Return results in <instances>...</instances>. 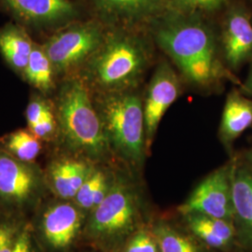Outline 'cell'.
<instances>
[{"label":"cell","instance_id":"3957f363","mask_svg":"<svg viewBox=\"0 0 252 252\" xmlns=\"http://www.w3.org/2000/svg\"><path fill=\"white\" fill-rule=\"evenodd\" d=\"M149 55L143 42L135 36L115 34L104 38L90 58L91 81L106 93L128 91L140 81Z\"/></svg>","mask_w":252,"mask_h":252},{"label":"cell","instance_id":"d6986e66","mask_svg":"<svg viewBox=\"0 0 252 252\" xmlns=\"http://www.w3.org/2000/svg\"><path fill=\"white\" fill-rule=\"evenodd\" d=\"M7 153L23 162H33L41 150L39 138L31 131L18 130L9 134L5 139Z\"/></svg>","mask_w":252,"mask_h":252},{"label":"cell","instance_id":"f1b7e54d","mask_svg":"<svg viewBox=\"0 0 252 252\" xmlns=\"http://www.w3.org/2000/svg\"><path fill=\"white\" fill-rule=\"evenodd\" d=\"M244 88L248 91V92L252 93V65L250 74H249V77H248V80H247L245 85H244Z\"/></svg>","mask_w":252,"mask_h":252},{"label":"cell","instance_id":"7c38bea8","mask_svg":"<svg viewBox=\"0 0 252 252\" xmlns=\"http://www.w3.org/2000/svg\"><path fill=\"white\" fill-rule=\"evenodd\" d=\"M222 49L228 65L236 69L252 57V25L241 9H233L226 19Z\"/></svg>","mask_w":252,"mask_h":252},{"label":"cell","instance_id":"4316f807","mask_svg":"<svg viewBox=\"0 0 252 252\" xmlns=\"http://www.w3.org/2000/svg\"><path fill=\"white\" fill-rule=\"evenodd\" d=\"M15 227L10 224H0V252H12L18 237Z\"/></svg>","mask_w":252,"mask_h":252},{"label":"cell","instance_id":"e0dca14e","mask_svg":"<svg viewBox=\"0 0 252 252\" xmlns=\"http://www.w3.org/2000/svg\"><path fill=\"white\" fill-rule=\"evenodd\" d=\"M108 15L126 20L145 18L155 13L162 0H94Z\"/></svg>","mask_w":252,"mask_h":252},{"label":"cell","instance_id":"7402d4cb","mask_svg":"<svg viewBox=\"0 0 252 252\" xmlns=\"http://www.w3.org/2000/svg\"><path fill=\"white\" fill-rule=\"evenodd\" d=\"M189 224L191 231L207 245L214 248H221L227 245L225 241L212 232L204 220L202 214H189Z\"/></svg>","mask_w":252,"mask_h":252},{"label":"cell","instance_id":"30bf717a","mask_svg":"<svg viewBox=\"0 0 252 252\" xmlns=\"http://www.w3.org/2000/svg\"><path fill=\"white\" fill-rule=\"evenodd\" d=\"M5 3L19 18L36 27L61 25L76 13L69 0H5Z\"/></svg>","mask_w":252,"mask_h":252},{"label":"cell","instance_id":"d4e9b609","mask_svg":"<svg viewBox=\"0 0 252 252\" xmlns=\"http://www.w3.org/2000/svg\"><path fill=\"white\" fill-rule=\"evenodd\" d=\"M30 131L37 138H48L53 135L56 128V122L54 114L50 110L44 117L39 120L34 126H30Z\"/></svg>","mask_w":252,"mask_h":252},{"label":"cell","instance_id":"52a82bcc","mask_svg":"<svg viewBox=\"0 0 252 252\" xmlns=\"http://www.w3.org/2000/svg\"><path fill=\"white\" fill-rule=\"evenodd\" d=\"M135 205L130 191L118 183L108 189L105 199L94 207L90 221L91 233L97 237H114L133 224Z\"/></svg>","mask_w":252,"mask_h":252},{"label":"cell","instance_id":"ba28073f","mask_svg":"<svg viewBox=\"0 0 252 252\" xmlns=\"http://www.w3.org/2000/svg\"><path fill=\"white\" fill-rule=\"evenodd\" d=\"M180 94V80L177 74L168 63H161L153 74L143 104L145 135L148 146L151 144L163 115Z\"/></svg>","mask_w":252,"mask_h":252},{"label":"cell","instance_id":"4fadbf2b","mask_svg":"<svg viewBox=\"0 0 252 252\" xmlns=\"http://www.w3.org/2000/svg\"><path fill=\"white\" fill-rule=\"evenodd\" d=\"M252 125V100L234 91L227 96L220 133L225 142H232Z\"/></svg>","mask_w":252,"mask_h":252},{"label":"cell","instance_id":"ffe728a7","mask_svg":"<svg viewBox=\"0 0 252 252\" xmlns=\"http://www.w3.org/2000/svg\"><path fill=\"white\" fill-rule=\"evenodd\" d=\"M155 235L161 252H197L193 244L167 226L158 227Z\"/></svg>","mask_w":252,"mask_h":252},{"label":"cell","instance_id":"7a4b0ae2","mask_svg":"<svg viewBox=\"0 0 252 252\" xmlns=\"http://www.w3.org/2000/svg\"><path fill=\"white\" fill-rule=\"evenodd\" d=\"M56 108L57 119L68 144L94 159L105 155L109 145L108 138L83 82L71 80L63 83Z\"/></svg>","mask_w":252,"mask_h":252},{"label":"cell","instance_id":"2e32d148","mask_svg":"<svg viewBox=\"0 0 252 252\" xmlns=\"http://www.w3.org/2000/svg\"><path fill=\"white\" fill-rule=\"evenodd\" d=\"M231 192L236 214L252 233V175L238 169L231 177Z\"/></svg>","mask_w":252,"mask_h":252},{"label":"cell","instance_id":"5bb4252c","mask_svg":"<svg viewBox=\"0 0 252 252\" xmlns=\"http://www.w3.org/2000/svg\"><path fill=\"white\" fill-rule=\"evenodd\" d=\"M92 172L87 163L66 159L53 162L49 177L53 189L60 197L72 198Z\"/></svg>","mask_w":252,"mask_h":252},{"label":"cell","instance_id":"ac0fdd59","mask_svg":"<svg viewBox=\"0 0 252 252\" xmlns=\"http://www.w3.org/2000/svg\"><path fill=\"white\" fill-rule=\"evenodd\" d=\"M54 66L44 49L35 44L29 57L24 77L36 89L48 92L54 87Z\"/></svg>","mask_w":252,"mask_h":252},{"label":"cell","instance_id":"cb8c5ba5","mask_svg":"<svg viewBox=\"0 0 252 252\" xmlns=\"http://www.w3.org/2000/svg\"><path fill=\"white\" fill-rule=\"evenodd\" d=\"M50 110H52V108L45 100L37 96L31 100L27 106L26 112L27 124L29 127L34 126L39 120H41Z\"/></svg>","mask_w":252,"mask_h":252},{"label":"cell","instance_id":"f546056e","mask_svg":"<svg viewBox=\"0 0 252 252\" xmlns=\"http://www.w3.org/2000/svg\"><path fill=\"white\" fill-rule=\"evenodd\" d=\"M251 161H252V154L251 155Z\"/></svg>","mask_w":252,"mask_h":252},{"label":"cell","instance_id":"8fae6325","mask_svg":"<svg viewBox=\"0 0 252 252\" xmlns=\"http://www.w3.org/2000/svg\"><path fill=\"white\" fill-rule=\"evenodd\" d=\"M81 225V212L67 204L49 207L41 220V232L46 243L52 249L63 250L70 246Z\"/></svg>","mask_w":252,"mask_h":252},{"label":"cell","instance_id":"6da1fadb","mask_svg":"<svg viewBox=\"0 0 252 252\" xmlns=\"http://www.w3.org/2000/svg\"><path fill=\"white\" fill-rule=\"evenodd\" d=\"M155 36L183 77L194 86L207 88L222 79L237 81L222 65L213 34L203 24L180 17L173 19L158 27Z\"/></svg>","mask_w":252,"mask_h":252},{"label":"cell","instance_id":"5b68a950","mask_svg":"<svg viewBox=\"0 0 252 252\" xmlns=\"http://www.w3.org/2000/svg\"><path fill=\"white\" fill-rule=\"evenodd\" d=\"M104 36L99 27L84 24L65 28L52 36L42 48L53 63L54 73H66L99 49Z\"/></svg>","mask_w":252,"mask_h":252},{"label":"cell","instance_id":"44dd1931","mask_svg":"<svg viewBox=\"0 0 252 252\" xmlns=\"http://www.w3.org/2000/svg\"><path fill=\"white\" fill-rule=\"evenodd\" d=\"M105 181H107V177L103 172H92L75 195L77 204L84 209L94 208V199L95 193Z\"/></svg>","mask_w":252,"mask_h":252},{"label":"cell","instance_id":"83f0119b","mask_svg":"<svg viewBox=\"0 0 252 252\" xmlns=\"http://www.w3.org/2000/svg\"><path fill=\"white\" fill-rule=\"evenodd\" d=\"M12 252H34L31 234L26 230L23 233H19L16 243Z\"/></svg>","mask_w":252,"mask_h":252},{"label":"cell","instance_id":"8992f818","mask_svg":"<svg viewBox=\"0 0 252 252\" xmlns=\"http://www.w3.org/2000/svg\"><path fill=\"white\" fill-rule=\"evenodd\" d=\"M184 215L202 214L222 220L234 214L231 192V175L227 167L211 173L180 207Z\"/></svg>","mask_w":252,"mask_h":252},{"label":"cell","instance_id":"277c9868","mask_svg":"<svg viewBox=\"0 0 252 252\" xmlns=\"http://www.w3.org/2000/svg\"><path fill=\"white\" fill-rule=\"evenodd\" d=\"M96 108L108 144L131 162H141L144 155L143 103L128 91L106 93Z\"/></svg>","mask_w":252,"mask_h":252},{"label":"cell","instance_id":"9c48e42d","mask_svg":"<svg viewBox=\"0 0 252 252\" xmlns=\"http://www.w3.org/2000/svg\"><path fill=\"white\" fill-rule=\"evenodd\" d=\"M41 186L39 173L29 162L0 152V198L23 206L36 197Z\"/></svg>","mask_w":252,"mask_h":252},{"label":"cell","instance_id":"9a60e30c","mask_svg":"<svg viewBox=\"0 0 252 252\" xmlns=\"http://www.w3.org/2000/svg\"><path fill=\"white\" fill-rule=\"evenodd\" d=\"M34 45L22 27L8 25L0 28V53L14 70L24 74Z\"/></svg>","mask_w":252,"mask_h":252},{"label":"cell","instance_id":"603a6c76","mask_svg":"<svg viewBox=\"0 0 252 252\" xmlns=\"http://www.w3.org/2000/svg\"><path fill=\"white\" fill-rule=\"evenodd\" d=\"M173 9L182 12L212 11L220 8L226 0H167Z\"/></svg>","mask_w":252,"mask_h":252},{"label":"cell","instance_id":"484cf974","mask_svg":"<svg viewBox=\"0 0 252 252\" xmlns=\"http://www.w3.org/2000/svg\"><path fill=\"white\" fill-rule=\"evenodd\" d=\"M126 252H158L156 243L146 233H138L129 242Z\"/></svg>","mask_w":252,"mask_h":252}]
</instances>
